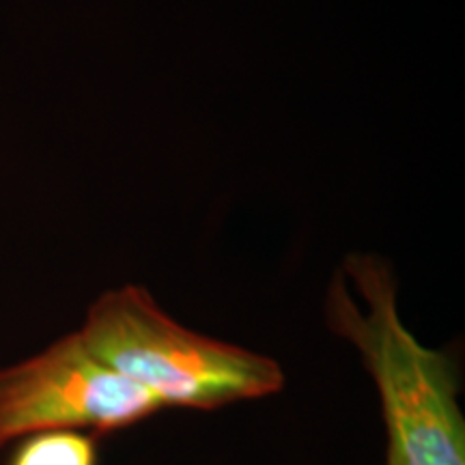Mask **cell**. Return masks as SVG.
<instances>
[{"mask_svg":"<svg viewBox=\"0 0 465 465\" xmlns=\"http://www.w3.org/2000/svg\"><path fill=\"white\" fill-rule=\"evenodd\" d=\"M325 323L351 342L380 392L397 465H465V420L450 358L399 315L397 278L375 252H351L325 293Z\"/></svg>","mask_w":465,"mask_h":465,"instance_id":"1","label":"cell"},{"mask_svg":"<svg viewBox=\"0 0 465 465\" xmlns=\"http://www.w3.org/2000/svg\"><path fill=\"white\" fill-rule=\"evenodd\" d=\"M78 334L104 364L164 407L212 411L284 386L274 358L185 328L138 284L104 291Z\"/></svg>","mask_w":465,"mask_h":465,"instance_id":"2","label":"cell"},{"mask_svg":"<svg viewBox=\"0 0 465 465\" xmlns=\"http://www.w3.org/2000/svg\"><path fill=\"white\" fill-rule=\"evenodd\" d=\"M162 405L86 347L78 330L0 369V450L44 431L113 433Z\"/></svg>","mask_w":465,"mask_h":465,"instance_id":"3","label":"cell"},{"mask_svg":"<svg viewBox=\"0 0 465 465\" xmlns=\"http://www.w3.org/2000/svg\"><path fill=\"white\" fill-rule=\"evenodd\" d=\"M9 465H97V446L83 431H44L28 435Z\"/></svg>","mask_w":465,"mask_h":465,"instance_id":"4","label":"cell"},{"mask_svg":"<svg viewBox=\"0 0 465 465\" xmlns=\"http://www.w3.org/2000/svg\"><path fill=\"white\" fill-rule=\"evenodd\" d=\"M386 465H397V463H394V461H392V459H391V457H386Z\"/></svg>","mask_w":465,"mask_h":465,"instance_id":"5","label":"cell"}]
</instances>
